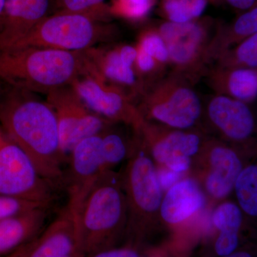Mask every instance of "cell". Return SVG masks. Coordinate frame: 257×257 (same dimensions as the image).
I'll list each match as a JSON object with an SVG mask.
<instances>
[{
  "mask_svg": "<svg viewBox=\"0 0 257 257\" xmlns=\"http://www.w3.org/2000/svg\"><path fill=\"white\" fill-rule=\"evenodd\" d=\"M37 93L2 84L0 127L55 187L64 185L65 159L53 109Z\"/></svg>",
  "mask_w": 257,
  "mask_h": 257,
  "instance_id": "6da1fadb",
  "label": "cell"
},
{
  "mask_svg": "<svg viewBox=\"0 0 257 257\" xmlns=\"http://www.w3.org/2000/svg\"><path fill=\"white\" fill-rule=\"evenodd\" d=\"M93 65L87 51L25 47L0 50V83L46 95L71 85Z\"/></svg>",
  "mask_w": 257,
  "mask_h": 257,
  "instance_id": "7a4b0ae2",
  "label": "cell"
},
{
  "mask_svg": "<svg viewBox=\"0 0 257 257\" xmlns=\"http://www.w3.org/2000/svg\"><path fill=\"white\" fill-rule=\"evenodd\" d=\"M74 200L87 256L109 248L115 233L126 219L127 210L126 198L114 172L103 174L79 202Z\"/></svg>",
  "mask_w": 257,
  "mask_h": 257,
  "instance_id": "3957f363",
  "label": "cell"
},
{
  "mask_svg": "<svg viewBox=\"0 0 257 257\" xmlns=\"http://www.w3.org/2000/svg\"><path fill=\"white\" fill-rule=\"evenodd\" d=\"M103 23L87 15L55 13L6 49L38 47L84 52L109 40L110 28Z\"/></svg>",
  "mask_w": 257,
  "mask_h": 257,
  "instance_id": "277c9868",
  "label": "cell"
},
{
  "mask_svg": "<svg viewBox=\"0 0 257 257\" xmlns=\"http://www.w3.org/2000/svg\"><path fill=\"white\" fill-rule=\"evenodd\" d=\"M55 188L40 175L26 152L0 127V195L51 206Z\"/></svg>",
  "mask_w": 257,
  "mask_h": 257,
  "instance_id": "5b68a950",
  "label": "cell"
},
{
  "mask_svg": "<svg viewBox=\"0 0 257 257\" xmlns=\"http://www.w3.org/2000/svg\"><path fill=\"white\" fill-rule=\"evenodd\" d=\"M45 100L57 118L66 162L69 152L81 140L101 133L113 123L89 109L71 85L51 91Z\"/></svg>",
  "mask_w": 257,
  "mask_h": 257,
  "instance_id": "8992f818",
  "label": "cell"
},
{
  "mask_svg": "<svg viewBox=\"0 0 257 257\" xmlns=\"http://www.w3.org/2000/svg\"><path fill=\"white\" fill-rule=\"evenodd\" d=\"M144 110L171 127L185 130L195 124L202 111L197 93L178 79H167L145 93Z\"/></svg>",
  "mask_w": 257,
  "mask_h": 257,
  "instance_id": "52a82bcc",
  "label": "cell"
},
{
  "mask_svg": "<svg viewBox=\"0 0 257 257\" xmlns=\"http://www.w3.org/2000/svg\"><path fill=\"white\" fill-rule=\"evenodd\" d=\"M89 109L111 122L123 121L140 128L143 114L122 88L110 84L95 70L77 77L71 84Z\"/></svg>",
  "mask_w": 257,
  "mask_h": 257,
  "instance_id": "ba28073f",
  "label": "cell"
},
{
  "mask_svg": "<svg viewBox=\"0 0 257 257\" xmlns=\"http://www.w3.org/2000/svg\"><path fill=\"white\" fill-rule=\"evenodd\" d=\"M29 257H87L75 201L69 198L65 207L40 235Z\"/></svg>",
  "mask_w": 257,
  "mask_h": 257,
  "instance_id": "9c48e42d",
  "label": "cell"
},
{
  "mask_svg": "<svg viewBox=\"0 0 257 257\" xmlns=\"http://www.w3.org/2000/svg\"><path fill=\"white\" fill-rule=\"evenodd\" d=\"M101 133L83 139L67 157L68 168L64 172L63 186L67 188L69 197L77 202L107 172L101 145Z\"/></svg>",
  "mask_w": 257,
  "mask_h": 257,
  "instance_id": "30bf717a",
  "label": "cell"
},
{
  "mask_svg": "<svg viewBox=\"0 0 257 257\" xmlns=\"http://www.w3.org/2000/svg\"><path fill=\"white\" fill-rule=\"evenodd\" d=\"M124 187L127 191V207L133 219H145L160 208L162 187L152 161L143 152L132 158L126 170Z\"/></svg>",
  "mask_w": 257,
  "mask_h": 257,
  "instance_id": "8fae6325",
  "label": "cell"
},
{
  "mask_svg": "<svg viewBox=\"0 0 257 257\" xmlns=\"http://www.w3.org/2000/svg\"><path fill=\"white\" fill-rule=\"evenodd\" d=\"M158 32L167 45L170 62L179 70L194 68L208 51L207 32L199 24L170 22Z\"/></svg>",
  "mask_w": 257,
  "mask_h": 257,
  "instance_id": "7c38bea8",
  "label": "cell"
},
{
  "mask_svg": "<svg viewBox=\"0 0 257 257\" xmlns=\"http://www.w3.org/2000/svg\"><path fill=\"white\" fill-rule=\"evenodd\" d=\"M53 13V0H6L0 50L11 46Z\"/></svg>",
  "mask_w": 257,
  "mask_h": 257,
  "instance_id": "4fadbf2b",
  "label": "cell"
},
{
  "mask_svg": "<svg viewBox=\"0 0 257 257\" xmlns=\"http://www.w3.org/2000/svg\"><path fill=\"white\" fill-rule=\"evenodd\" d=\"M50 207L35 208L0 221V257L38 237L45 229Z\"/></svg>",
  "mask_w": 257,
  "mask_h": 257,
  "instance_id": "5bb4252c",
  "label": "cell"
},
{
  "mask_svg": "<svg viewBox=\"0 0 257 257\" xmlns=\"http://www.w3.org/2000/svg\"><path fill=\"white\" fill-rule=\"evenodd\" d=\"M208 114L213 124L228 138L240 140L252 133L253 118L242 101L218 94L208 105Z\"/></svg>",
  "mask_w": 257,
  "mask_h": 257,
  "instance_id": "9a60e30c",
  "label": "cell"
},
{
  "mask_svg": "<svg viewBox=\"0 0 257 257\" xmlns=\"http://www.w3.org/2000/svg\"><path fill=\"white\" fill-rule=\"evenodd\" d=\"M199 145L200 139L195 134L174 132L155 143L152 155L167 168L182 173L188 170L190 157L197 153Z\"/></svg>",
  "mask_w": 257,
  "mask_h": 257,
  "instance_id": "2e32d148",
  "label": "cell"
},
{
  "mask_svg": "<svg viewBox=\"0 0 257 257\" xmlns=\"http://www.w3.org/2000/svg\"><path fill=\"white\" fill-rule=\"evenodd\" d=\"M94 69L102 78L119 87H126L138 92L142 89L135 67L121 58L119 47L111 49L93 47L87 50Z\"/></svg>",
  "mask_w": 257,
  "mask_h": 257,
  "instance_id": "e0dca14e",
  "label": "cell"
},
{
  "mask_svg": "<svg viewBox=\"0 0 257 257\" xmlns=\"http://www.w3.org/2000/svg\"><path fill=\"white\" fill-rule=\"evenodd\" d=\"M204 204V196L197 184L185 179L169 189L161 205V214L167 222L177 224L192 216Z\"/></svg>",
  "mask_w": 257,
  "mask_h": 257,
  "instance_id": "ac0fdd59",
  "label": "cell"
},
{
  "mask_svg": "<svg viewBox=\"0 0 257 257\" xmlns=\"http://www.w3.org/2000/svg\"><path fill=\"white\" fill-rule=\"evenodd\" d=\"M211 170L207 179V188L211 195L222 198L229 194L241 173V164L234 152L217 147L211 152Z\"/></svg>",
  "mask_w": 257,
  "mask_h": 257,
  "instance_id": "d6986e66",
  "label": "cell"
},
{
  "mask_svg": "<svg viewBox=\"0 0 257 257\" xmlns=\"http://www.w3.org/2000/svg\"><path fill=\"white\" fill-rule=\"evenodd\" d=\"M213 222L220 231L215 245L216 253L223 256L231 254L237 246L241 211L234 204L224 203L214 211Z\"/></svg>",
  "mask_w": 257,
  "mask_h": 257,
  "instance_id": "ffe728a7",
  "label": "cell"
},
{
  "mask_svg": "<svg viewBox=\"0 0 257 257\" xmlns=\"http://www.w3.org/2000/svg\"><path fill=\"white\" fill-rule=\"evenodd\" d=\"M214 81H223V85L231 97L241 101L253 100L257 96V72L251 69H234L225 75L224 79L216 78ZM230 96V97H231Z\"/></svg>",
  "mask_w": 257,
  "mask_h": 257,
  "instance_id": "44dd1931",
  "label": "cell"
},
{
  "mask_svg": "<svg viewBox=\"0 0 257 257\" xmlns=\"http://www.w3.org/2000/svg\"><path fill=\"white\" fill-rule=\"evenodd\" d=\"M54 13H68L87 15L104 22L111 15L106 0H53Z\"/></svg>",
  "mask_w": 257,
  "mask_h": 257,
  "instance_id": "7402d4cb",
  "label": "cell"
},
{
  "mask_svg": "<svg viewBox=\"0 0 257 257\" xmlns=\"http://www.w3.org/2000/svg\"><path fill=\"white\" fill-rule=\"evenodd\" d=\"M235 185L243 210L249 215L257 216V166H250L241 172Z\"/></svg>",
  "mask_w": 257,
  "mask_h": 257,
  "instance_id": "603a6c76",
  "label": "cell"
},
{
  "mask_svg": "<svg viewBox=\"0 0 257 257\" xmlns=\"http://www.w3.org/2000/svg\"><path fill=\"white\" fill-rule=\"evenodd\" d=\"M207 7V0H167L165 10L170 22L186 23L199 18Z\"/></svg>",
  "mask_w": 257,
  "mask_h": 257,
  "instance_id": "cb8c5ba5",
  "label": "cell"
},
{
  "mask_svg": "<svg viewBox=\"0 0 257 257\" xmlns=\"http://www.w3.org/2000/svg\"><path fill=\"white\" fill-rule=\"evenodd\" d=\"M109 128L101 133V145L107 172L124 160L127 152L126 143L123 138L118 134L111 133Z\"/></svg>",
  "mask_w": 257,
  "mask_h": 257,
  "instance_id": "d4e9b609",
  "label": "cell"
},
{
  "mask_svg": "<svg viewBox=\"0 0 257 257\" xmlns=\"http://www.w3.org/2000/svg\"><path fill=\"white\" fill-rule=\"evenodd\" d=\"M137 47L153 57L160 65L170 62L167 45L159 32L148 31L143 34Z\"/></svg>",
  "mask_w": 257,
  "mask_h": 257,
  "instance_id": "484cf974",
  "label": "cell"
},
{
  "mask_svg": "<svg viewBox=\"0 0 257 257\" xmlns=\"http://www.w3.org/2000/svg\"><path fill=\"white\" fill-rule=\"evenodd\" d=\"M152 6V0H114L111 6V14L140 20L148 15Z\"/></svg>",
  "mask_w": 257,
  "mask_h": 257,
  "instance_id": "4316f807",
  "label": "cell"
},
{
  "mask_svg": "<svg viewBox=\"0 0 257 257\" xmlns=\"http://www.w3.org/2000/svg\"><path fill=\"white\" fill-rule=\"evenodd\" d=\"M50 207L42 203L0 195V221L37 207Z\"/></svg>",
  "mask_w": 257,
  "mask_h": 257,
  "instance_id": "83f0119b",
  "label": "cell"
},
{
  "mask_svg": "<svg viewBox=\"0 0 257 257\" xmlns=\"http://www.w3.org/2000/svg\"><path fill=\"white\" fill-rule=\"evenodd\" d=\"M235 59L246 67H257V32L248 36L237 47Z\"/></svg>",
  "mask_w": 257,
  "mask_h": 257,
  "instance_id": "f1b7e54d",
  "label": "cell"
},
{
  "mask_svg": "<svg viewBox=\"0 0 257 257\" xmlns=\"http://www.w3.org/2000/svg\"><path fill=\"white\" fill-rule=\"evenodd\" d=\"M234 32L238 36H250L257 32V8L241 15L234 24Z\"/></svg>",
  "mask_w": 257,
  "mask_h": 257,
  "instance_id": "f546056e",
  "label": "cell"
},
{
  "mask_svg": "<svg viewBox=\"0 0 257 257\" xmlns=\"http://www.w3.org/2000/svg\"><path fill=\"white\" fill-rule=\"evenodd\" d=\"M160 66L153 57L138 49V56L135 61V69L139 77L141 75L154 73L157 68H160Z\"/></svg>",
  "mask_w": 257,
  "mask_h": 257,
  "instance_id": "4dcf8cb0",
  "label": "cell"
},
{
  "mask_svg": "<svg viewBox=\"0 0 257 257\" xmlns=\"http://www.w3.org/2000/svg\"><path fill=\"white\" fill-rule=\"evenodd\" d=\"M180 173L171 170L170 169H162L157 172L159 182L163 189H170L172 186L178 182L180 179Z\"/></svg>",
  "mask_w": 257,
  "mask_h": 257,
  "instance_id": "1f68e13d",
  "label": "cell"
},
{
  "mask_svg": "<svg viewBox=\"0 0 257 257\" xmlns=\"http://www.w3.org/2000/svg\"><path fill=\"white\" fill-rule=\"evenodd\" d=\"M87 257H140L135 250L130 248H107L89 255Z\"/></svg>",
  "mask_w": 257,
  "mask_h": 257,
  "instance_id": "d6a6232c",
  "label": "cell"
},
{
  "mask_svg": "<svg viewBox=\"0 0 257 257\" xmlns=\"http://www.w3.org/2000/svg\"><path fill=\"white\" fill-rule=\"evenodd\" d=\"M39 236L37 237L36 239L32 240L30 242L27 243V244L24 245L23 246L19 248V249L15 251V252L10 253V254L7 255V256L3 257H29L30 253H31L32 250L33 249L34 246L36 244Z\"/></svg>",
  "mask_w": 257,
  "mask_h": 257,
  "instance_id": "836d02e7",
  "label": "cell"
},
{
  "mask_svg": "<svg viewBox=\"0 0 257 257\" xmlns=\"http://www.w3.org/2000/svg\"><path fill=\"white\" fill-rule=\"evenodd\" d=\"M231 6L240 10L251 8L256 0H226Z\"/></svg>",
  "mask_w": 257,
  "mask_h": 257,
  "instance_id": "e575fe53",
  "label": "cell"
},
{
  "mask_svg": "<svg viewBox=\"0 0 257 257\" xmlns=\"http://www.w3.org/2000/svg\"><path fill=\"white\" fill-rule=\"evenodd\" d=\"M5 3L6 0H0V30L3 25V17H4Z\"/></svg>",
  "mask_w": 257,
  "mask_h": 257,
  "instance_id": "d590c367",
  "label": "cell"
},
{
  "mask_svg": "<svg viewBox=\"0 0 257 257\" xmlns=\"http://www.w3.org/2000/svg\"><path fill=\"white\" fill-rule=\"evenodd\" d=\"M225 257H251L249 254L245 252H239L234 253V254L228 255V256H226Z\"/></svg>",
  "mask_w": 257,
  "mask_h": 257,
  "instance_id": "8d00e7d4",
  "label": "cell"
},
{
  "mask_svg": "<svg viewBox=\"0 0 257 257\" xmlns=\"http://www.w3.org/2000/svg\"><path fill=\"white\" fill-rule=\"evenodd\" d=\"M0 87H1V83H0Z\"/></svg>",
  "mask_w": 257,
  "mask_h": 257,
  "instance_id": "74e56055",
  "label": "cell"
}]
</instances>
